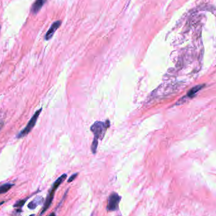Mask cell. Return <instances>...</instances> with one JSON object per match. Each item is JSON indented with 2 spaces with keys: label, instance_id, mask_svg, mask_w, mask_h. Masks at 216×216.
I'll return each mask as SVG.
<instances>
[{
  "label": "cell",
  "instance_id": "obj_1",
  "mask_svg": "<svg viewBox=\"0 0 216 216\" xmlns=\"http://www.w3.org/2000/svg\"><path fill=\"white\" fill-rule=\"evenodd\" d=\"M66 177H67L66 174H63L61 176H60L55 182V183H53L52 188L50 190V191L47 196L46 200L44 202V207H43V209L42 212L41 213V215H43L49 208L50 205L52 204V200L54 199V196H55V193L56 190L59 187V186L65 181V179L66 178Z\"/></svg>",
  "mask_w": 216,
  "mask_h": 216
},
{
  "label": "cell",
  "instance_id": "obj_2",
  "mask_svg": "<svg viewBox=\"0 0 216 216\" xmlns=\"http://www.w3.org/2000/svg\"><path fill=\"white\" fill-rule=\"evenodd\" d=\"M110 122L109 120H107L106 122L96 121L94 123L91 127V130L94 133V140H99V139L102 140L104 136L106 130L110 127Z\"/></svg>",
  "mask_w": 216,
  "mask_h": 216
},
{
  "label": "cell",
  "instance_id": "obj_3",
  "mask_svg": "<svg viewBox=\"0 0 216 216\" xmlns=\"http://www.w3.org/2000/svg\"><path fill=\"white\" fill-rule=\"evenodd\" d=\"M41 111H42V109L41 108L40 110H38L34 113V115L32 116V117L31 118L30 121L28 122L27 124L26 125V127L24 128V129L23 130H22L19 134H18V135H17L18 138H22V137L26 136L32 130V128L34 127V126L35 125L36 122H37L38 117L39 116Z\"/></svg>",
  "mask_w": 216,
  "mask_h": 216
},
{
  "label": "cell",
  "instance_id": "obj_4",
  "mask_svg": "<svg viewBox=\"0 0 216 216\" xmlns=\"http://www.w3.org/2000/svg\"><path fill=\"white\" fill-rule=\"evenodd\" d=\"M121 196L116 192H112L108 198L107 210L108 211H116L119 208Z\"/></svg>",
  "mask_w": 216,
  "mask_h": 216
},
{
  "label": "cell",
  "instance_id": "obj_5",
  "mask_svg": "<svg viewBox=\"0 0 216 216\" xmlns=\"http://www.w3.org/2000/svg\"><path fill=\"white\" fill-rule=\"evenodd\" d=\"M60 25H61L60 21H56L55 22H54L52 24V25L51 26V27L49 28V29L48 30V31L47 32V33L46 34V36H45L46 40L48 41L52 37L54 34L55 33L56 30L60 27Z\"/></svg>",
  "mask_w": 216,
  "mask_h": 216
},
{
  "label": "cell",
  "instance_id": "obj_6",
  "mask_svg": "<svg viewBox=\"0 0 216 216\" xmlns=\"http://www.w3.org/2000/svg\"><path fill=\"white\" fill-rule=\"evenodd\" d=\"M46 1L47 0H35V2L32 6L31 12L34 15L38 13L43 7L44 3L46 2Z\"/></svg>",
  "mask_w": 216,
  "mask_h": 216
},
{
  "label": "cell",
  "instance_id": "obj_7",
  "mask_svg": "<svg viewBox=\"0 0 216 216\" xmlns=\"http://www.w3.org/2000/svg\"><path fill=\"white\" fill-rule=\"evenodd\" d=\"M43 201H44V199L42 196H37L28 204V208L33 210L37 207L39 205L41 204Z\"/></svg>",
  "mask_w": 216,
  "mask_h": 216
},
{
  "label": "cell",
  "instance_id": "obj_8",
  "mask_svg": "<svg viewBox=\"0 0 216 216\" xmlns=\"http://www.w3.org/2000/svg\"><path fill=\"white\" fill-rule=\"evenodd\" d=\"M204 85H198L196 86H195L191 89L190 90V91L188 92V96L190 98L195 96L197 92H199L200 90L204 87Z\"/></svg>",
  "mask_w": 216,
  "mask_h": 216
},
{
  "label": "cell",
  "instance_id": "obj_9",
  "mask_svg": "<svg viewBox=\"0 0 216 216\" xmlns=\"http://www.w3.org/2000/svg\"><path fill=\"white\" fill-rule=\"evenodd\" d=\"M13 185H14L13 184H11V183H5L1 185L0 186V194L7 193L12 188Z\"/></svg>",
  "mask_w": 216,
  "mask_h": 216
},
{
  "label": "cell",
  "instance_id": "obj_10",
  "mask_svg": "<svg viewBox=\"0 0 216 216\" xmlns=\"http://www.w3.org/2000/svg\"><path fill=\"white\" fill-rule=\"evenodd\" d=\"M26 200H20V201H18L15 205H14V207H23V205L25 204V202H26Z\"/></svg>",
  "mask_w": 216,
  "mask_h": 216
},
{
  "label": "cell",
  "instance_id": "obj_11",
  "mask_svg": "<svg viewBox=\"0 0 216 216\" xmlns=\"http://www.w3.org/2000/svg\"><path fill=\"white\" fill-rule=\"evenodd\" d=\"M78 176V173H75L74 174H72L70 178L69 179H68V183H71V182H73L74 180L77 178V176Z\"/></svg>",
  "mask_w": 216,
  "mask_h": 216
},
{
  "label": "cell",
  "instance_id": "obj_12",
  "mask_svg": "<svg viewBox=\"0 0 216 216\" xmlns=\"http://www.w3.org/2000/svg\"><path fill=\"white\" fill-rule=\"evenodd\" d=\"M49 216H56V214H55V212H52V213H51Z\"/></svg>",
  "mask_w": 216,
  "mask_h": 216
},
{
  "label": "cell",
  "instance_id": "obj_13",
  "mask_svg": "<svg viewBox=\"0 0 216 216\" xmlns=\"http://www.w3.org/2000/svg\"><path fill=\"white\" fill-rule=\"evenodd\" d=\"M4 202H5L4 201H3V202H0V205H2V204H4Z\"/></svg>",
  "mask_w": 216,
  "mask_h": 216
},
{
  "label": "cell",
  "instance_id": "obj_14",
  "mask_svg": "<svg viewBox=\"0 0 216 216\" xmlns=\"http://www.w3.org/2000/svg\"><path fill=\"white\" fill-rule=\"evenodd\" d=\"M34 215H34V214H32V215H30V216H34Z\"/></svg>",
  "mask_w": 216,
  "mask_h": 216
},
{
  "label": "cell",
  "instance_id": "obj_15",
  "mask_svg": "<svg viewBox=\"0 0 216 216\" xmlns=\"http://www.w3.org/2000/svg\"><path fill=\"white\" fill-rule=\"evenodd\" d=\"M0 29H1V26H0Z\"/></svg>",
  "mask_w": 216,
  "mask_h": 216
}]
</instances>
